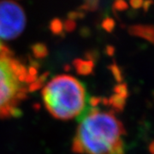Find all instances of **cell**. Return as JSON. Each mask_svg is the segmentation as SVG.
I'll list each match as a JSON object with an SVG mask.
<instances>
[{
    "mask_svg": "<svg viewBox=\"0 0 154 154\" xmlns=\"http://www.w3.org/2000/svg\"><path fill=\"white\" fill-rule=\"evenodd\" d=\"M124 134V127L113 112L92 108L82 114L72 151L78 154H123Z\"/></svg>",
    "mask_w": 154,
    "mask_h": 154,
    "instance_id": "6da1fadb",
    "label": "cell"
},
{
    "mask_svg": "<svg viewBox=\"0 0 154 154\" xmlns=\"http://www.w3.org/2000/svg\"><path fill=\"white\" fill-rule=\"evenodd\" d=\"M44 80L35 68L25 66L10 54L0 56V119L17 116L21 103Z\"/></svg>",
    "mask_w": 154,
    "mask_h": 154,
    "instance_id": "7a4b0ae2",
    "label": "cell"
},
{
    "mask_svg": "<svg viewBox=\"0 0 154 154\" xmlns=\"http://www.w3.org/2000/svg\"><path fill=\"white\" fill-rule=\"evenodd\" d=\"M41 94L46 110L56 119L70 120L85 111L86 89L72 75L54 77L45 85Z\"/></svg>",
    "mask_w": 154,
    "mask_h": 154,
    "instance_id": "3957f363",
    "label": "cell"
},
{
    "mask_svg": "<svg viewBox=\"0 0 154 154\" xmlns=\"http://www.w3.org/2000/svg\"><path fill=\"white\" fill-rule=\"evenodd\" d=\"M26 17L22 7L12 1L0 2V38L13 39L22 33Z\"/></svg>",
    "mask_w": 154,
    "mask_h": 154,
    "instance_id": "277c9868",
    "label": "cell"
},
{
    "mask_svg": "<svg viewBox=\"0 0 154 154\" xmlns=\"http://www.w3.org/2000/svg\"><path fill=\"white\" fill-rule=\"evenodd\" d=\"M128 32L134 36L142 38L154 45V25L138 24L128 28Z\"/></svg>",
    "mask_w": 154,
    "mask_h": 154,
    "instance_id": "5b68a950",
    "label": "cell"
},
{
    "mask_svg": "<svg viewBox=\"0 0 154 154\" xmlns=\"http://www.w3.org/2000/svg\"><path fill=\"white\" fill-rule=\"evenodd\" d=\"M103 27H104L105 30L110 32L114 28V21L112 19H110V18L105 19L104 22H103Z\"/></svg>",
    "mask_w": 154,
    "mask_h": 154,
    "instance_id": "8992f818",
    "label": "cell"
},
{
    "mask_svg": "<svg viewBox=\"0 0 154 154\" xmlns=\"http://www.w3.org/2000/svg\"><path fill=\"white\" fill-rule=\"evenodd\" d=\"M115 8L118 11H123L128 8V5L124 0H117L115 3Z\"/></svg>",
    "mask_w": 154,
    "mask_h": 154,
    "instance_id": "52a82bcc",
    "label": "cell"
},
{
    "mask_svg": "<svg viewBox=\"0 0 154 154\" xmlns=\"http://www.w3.org/2000/svg\"><path fill=\"white\" fill-rule=\"evenodd\" d=\"M144 0H130V5L134 9H140L143 6Z\"/></svg>",
    "mask_w": 154,
    "mask_h": 154,
    "instance_id": "ba28073f",
    "label": "cell"
},
{
    "mask_svg": "<svg viewBox=\"0 0 154 154\" xmlns=\"http://www.w3.org/2000/svg\"><path fill=\"white\" fill-rule=\"evenodd\" d=\"M153 0H146V1H144V4L143 6H142V8H143V10L145 11H147L149 10V8H150V6L152 5H153Z\"/></svg>",
    "mask_w": 154,
    "mask_h": 154,
    "instance_id": "9c48e42d",
    "label": "cell"
},
{
    "mask_svg": "<svg viewBox=\"0 0 154 154\" xmlns=\"http://www.w3.org/2000/svg\"><path fill=\"white\" fill-rule=\"evenodd\" d=\"M6 54H10V51L6 49L5 47L2 45V43L0 42V56L6 55Z\"/></svg>",
    "mask_w": 154,
    "mask_h": 154,
    "instance_id": "30bf717a",
    "label": "cell"
}]
</instances>
